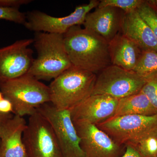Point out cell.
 I'll list each match as a JSON object with an SVG mask.
<instances>
[{
    "instance_id": "obj_16",
    "label": "cell",
    "mask_w": 157,
    "mask_h": 157,
    "mask_svg": "<svg viewBox=\"0 0 157 157\" xmlns=\"http://www.w3.org/2000/svg\"><path fill=\"white\" fill-rule=\"evenodd\" d=\"M108 45L111 65L134 71L142 50L121 33Z\"/></svg>"
},
{
    "instance_id": "obj_2",
    "label": "cell",
    "mask_w": 157,
    "mask_h": 157,
    "mask_svg": "<svg viewBox=\"0 0 157 157\" xmlns=\"http://www.w3.org/2000/svg\"><path fill=\"white\" fill-rule=\"evenodd\" d=\"M36 33L33 43L37 57L28 74L39 80H50L73 67L65 48L63 35L43 32Z\"/></svg>"
},
{
    "instance_id": "obj_8",
    "label": "cell",
    "mask_w": 157,
    "mask_h": 157,
    "mask_svg": "<svg viewBox=\"0 0 157 157\" xmlns=\"http://www.w3.org/2000/svg\"><path fill=\"white\" fill-rule=\"evenodd\" d=\"M50 103L41 105L36 110L51 126L63 157H85L70 110H59Z\"/></svg>"
},
{
    "instance_id": "obj_23",
    "label": "cell",
    "mask_w": 157,
    "mask_h": 157,
    "mask_svg": "<svg viewBox=\"0 0 157 157\" xmlns=\"http://www.w3.org/2000/svg\"><path fill=\"white\" fill-rule=\"evenodd\" d=\"M0 19L24 25L26 21V14L21 12L18 9L0 7Z\"/></svg>"
},
{
    "instance_id": "obj_9",
    "label": "cell",
    "mask_w": 157,
    "mask_h": 157,
    "mask_svg": "<svg viewBox=\"0 0 157 157\" xmlns=\"http://www.w3.org/2000/svg\"><path fill=\"white\" fill-rule=\"evenodd\" d=\"M100 1L91 0L87 4L77 6L68 16L55 17L39 11L28 12L25 26L36 33L43 32L64 35L71 28L83 25L91 10L98 7Z\"/></svg>"
},
{
    "instance_id": "obj_19",
    "label": "cell",
    "mask_w": 157,
    "mask_h": 157,
    "mask_svg": "<svg viewBox=\"0 0 157 157\" xmlns=\"http://www.w3.org/2000/svg\"><path fill=\"white\" fill-rule=\"evenodd\" d=\"M137 13L151 29L157 39V11L147 2H144L137 9Z\"/></svg>"
},
{
    "instance_id": "obj_12",
    "label": "cell",
    "mask_w": 157,
    "mask_h": 157,
    "mask_svg": "<svg viewBox=\"0 0 157 157\" xmlns=\"http://www.w3.org/2000/svg\"><path fill=\"white\" fill-rule=\"evenodd\" d=\"M118 100L105 95H92L70 110L72 120L97 125L113 117Z\"/></svg>"
},
{
    "instance_id": "obj_13",
    "label": "cell",
    "mask_w": 157,
    "mask_h": 157,
    "mask_svg": "<svg viewBox=\"0 0 157 157\" xmlns=\"http://www.w3.org/2000/svg\"><path fill=\"white\" fill-rule=\"evenodd\" d=\"M125 13L111 7H97L86 17L84 29L100 36L109 43L121 33Z\"/></svg>"
},
{
    "instance_id": "obj_26",
    "label": "cell",
    "mask_w": 157,
    "mask_h": 157,
    "mask_svg": "<svg viewBox=\"0 0 157 157\" xmlns=\"http://www.w3.org/2000/svg\"><path fill=\"white\" fill-rule=\"evenodd\" d=\"M125 148V151L121 157H144L134 146L126 145Z\"/></svg>"
},
{
    "instance_id": "obj_27",
    "label": "cell",
    "mask_w": 157,
    "mask_h": 157,
    "mask_svg": "<svg viewBox=\"0 0 157 157\" xmlns=\"http://www.w3.org/2000/svg\"><path fill=\"white\" fill-rule=\"evenodd\" d=\"M14 115L12 113L6 114L0 113V130L6 121L13 117Z\"/></svg>"
},
{
    "instance_id": "obj_21",
    "label": "cell",
    "mask_w": 157,
    "mask_h": 157,
    "mask_svg": "<svg viewBox=\"0 0 157 157\" xmlns=\"http://www.w3.org/2000/svg\"><path fill=\"white\" fill-rule=\"evenodd\" d=\"M134 146L144 157H157L156 135L140 140Z\"/></svg>"
},
{
    "instance_id": "obj_17",
    "label": "cell",
    "mask_w": 157,
    "mask_h": 157,
    "mask_svg": "<svg viewBox=\"0 0 157 157\" xmlns=\"http://www.w3.org/2000/svg\"><path fill=\"white\" fill-rule=\"evenodd\" d=\"M157 114V111L149 98L140 91L119 100L113 117L128 115L152 116Z\"/></svg>"
},
{
    "instance_id": "obj_15",
    "label": "cell",
    "mask_w": 157,
    "mask_h": 157,
    "mask_svg": "<svg viewBox=\"0 0 157 157\" xmlns=\"http://www.w3.org/2000/svg\"><path fill=\"white\" fill-rule=\"evenodd\" d=\"M121 33L133 41L141 50L157 52V39L137 10L125 13Z\"/></svg>"
},
{
    "instance_id": "obj_25",
    "label": "cell",
    "mask_w": 157,
    "mask_h": 157,
    "mask_svg": "<svg viewBox=\"0 0 157 157\" xmlns=\"http://www.w3.org/2000/svg\"><path fill=\"white\" fill-rule=\"evenodd\" d=\"M14 113L13 105L11 101L4 98L0 101V113L2 114H10Z\"/></svg>"
},
{
    "instance_id": "obj_22",
    "label": "cell",
    "mask_w": 157,
    "mask_h": 157,
    "mask_svg": "<svg viewBox=\"0 0 157 157\" xmlns=\"http://www.w3.org/2000/svg\"><path fill=\"white\" fill-rule=\"evenodd\" d=\"M145 79V84L141 91L147 96L157 111V73Z\"/></svg>"
},
{
    "instance_id": "obj_3",
    "label": "cell",
    "mask_w": 157,
    "mask_h": 157,
    "mask_svg": "<svg viewBox=\"0 0 157 157\" xmlns=\"http://www.w3.org/2000/svg\"><path fill=\"white\" fill-rule=\"evenodd\" d=\"M97 74L72 67L49 85L50 103L59 110H70L91 95Z\"/></svg>"
},
{
    "instance_id": "obj_14",
    "label": "cell",
    "mask_w": 157,
    "mask_h": 157,
    "mask_svg": "<svg viewBox=\"0 0 157 157\" xmlns=\"http://www.w3.org/2000/svg\"><path fill=\"white\" fill-rule=\"evenodd\" d=\"M27 123L23 117L14 115L0 130V157H28L23 140Z\"/></svg>"
},
{
    "instance_id": "obj_7",
    "label": "cell",
    "mask_w": 157,
    "mask_h": 157,
    "mask_svg": "<svg viewBox=\"0 0 157 157\" xmlns=\"http://www.w3.org/2000/svg\"><path fill=\"white\" fill-rule=\"evenodd\" d=\"M145 83V79L134 71L111 65L97 76L92 95H105L120 100L139 93Z\"/></svg>"
},
{
    "instance_id": "obj_6",
    "label": "cell",
    "mask_w": 157,
    "mask_h": 157,
    "mask_svg": "<svg viewBox=\"0 0 157 157\" xmlns=\"http://www.w3.org/2000/svg\"><path fill=\"white\" fill-rule=\"evenodd\" d=\"M23 140L28 157H63L51 126L37 110L29 116Z\"/></svg>"
},
{
    "instance_id": "obj_24",
    "label": "cell",
    "mask_w": 157,
    "mask_h": 157,
    "mask_svg": "<svg viewBox=\"0 0 157 157\" xmlns=\"http://www.w3.org/2000/svg\"><path fill=\"white\" fill-rule=\"evenodd\" d=\"M32 2V0H0V7L18 9L20 6Z\"/></svg>"
},
{
    "instance_id": "obj_5",
    "label": "cell",
    "mask_w": 157,
    "mask_h": 157,
    "mask_svg": "<svg viewBox=\"0 0 157 157\" xmlns=\"http://www.w3.org/2000/svg\"><path fill=\"white\" fill-rule=\"evenodd\" d=\"M96 125L117 144L135 146L140 140L157 135V114L112 117Z\"/></svg>"
},
{
    "instance_id": "obj_10",
    "label": "cell",
    "mask_w": 157,
    "mask_h": 157,
    "mask_svg": "<svg viewBox=\"0 0 157 157\" xmlns=\"http://www.w3.org/2000/svg\"><path fill=\"white\" fill-rule=\"evenodd\" d=\"M85 157H121L124 146L114 142L97 125L84 122H73Z\"/></svg>"
},
{
    "instance_id": "obj_20",
    "label": "cell",
    "mask_w": 157,
    "mask_h": 157,
    "mask_svg": "<svg viewBox=\"0 0 157 157\" xmlns=\"http://www.w3.org/2000/svg\"><path fill=\"white\" fill-rule=\"evenodd\" d=\"M144 2L140 0H101L98 7L109 6L120 9L127 13L137 10Z\"/></svg>"
},
{
    "instance_id": "obj_11",
    "label": "cell",
    "mask_w": 157,
    "mask_h": 157,
    "mask_svg": "<svg viewBox=\"0 0 157 157\" xmlns=\"http://www.w3.org/2000/svg\"><path fill=\"white\" fill-rule=\"evenodd\" d=\"M33 39L17 40L0 48V83L27 74L34 59L29 48Z\"/></svg>"
},
{
    "instance_id": "obj_29",
    "label": "cell",
    "mask_w": 157,
    "mask_h": 157,
    "mask_svg": "<svg viewBox=\"0 0 157 157\" xmlns=\"http://www.w3.org/2000/svg\"><path fill=\"white\" fill-rule=\"evenodd\" d=\"M156 136H157V135H156Z\"/></svg>"
},
{
    "instance_id": "obj_4",
    "label": "cell",
    "mask_w": 157,
    "mask_h": 157,
    "mask_svg": "<svg viewBox=\"0 0 157 157\" xmlns=\"http://www.w3.org/2000/svg\"><path fill=\"white\" fill-rule=\"evenodd\" d=\"M0 91L13 105L14 115L23 117L50 103L49 86L28 73L0 83Z\"/></svg>"
},
{
    "instance_id": "obj_18",
    "label": "cell",
    "mask_w": 157,
    "mask_h": 157,
    "mask_svg": "<svg viewBox=\"0 0 157 157\" xmlns=\"http://www.w3.org/2000/svg\"><path fill=\"white\" fill-rule=\"evenodd\" d=\"M134 72L144 79L157 73V52L142 50Z\"/></svg>"
},
{
    "instance_id": "obj_28",
    "label": "cell",
    "mask_w": 157,
    "mask_h": 157,
    "mask_svg": "<svg viewBox=\"0 0 157 157\" xmlns=\"http://www.w3.org/2000/svg\"><path fill=\"white\" fill-rule=\"evenodd\" d=\"M4 96H3V95L2 94V93L1 92V91H0V101H1V100H2V99H3V98H4Z\"/></svg>"
},
{
    "instance_id": "obj_1",
    "label": "cell",
    "mask_w": 157,
    "mask_h": 157,
    "mask_svg": "<svg viewBox=\"0 0 157 157\" xmlns=\"http://www.w3.org/2000/svg\"><path fill=\"white\" fill-rule=\"evenodd\" d=\"M63 36L73 67L97 74L111 65L108 42L98 34L76 25Z\"/></svg>"
}]
</instances>
